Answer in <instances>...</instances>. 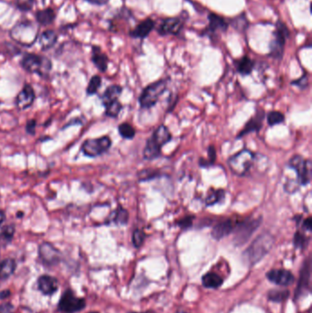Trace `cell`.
<instances>
[{
  "label": "cell",
  "mask_w": 312,
  "mask_h": 313,
  "mask_svg": "<svg viewBox=\"0 0 312 313\" xmlns=\"http://www.w3.org/2000/svg\"><path fill=\"white\" fill-rule=\"evenodd\" d=\"M128 219H129L128 211L121 206H119L117 210L113 212V215L111 216V221L118 226H125L128 222Z\"/></svg>",
  "instance_id": "cell-29"
},
{
  "label": "cell",
  "mask_w": 312,
  "mask_h": 313,
  "mask_svg": "<svg viewBox=\"0 0 312 313\" xmlns=\"http://www.w3.org/2000/svg\"><path fill=\"white\" fill-rule=\"evenodd\" d=\"M266 277L268 280L279 286H289L295 280L293 274L285 269H273L266 274Z\"/></svg>",
  "instance_id": "cell-16"
},
{
  "label": "cell",
  "mask_w": 312,
  "mask_h": 313,
  "mask_svg": "<svg viewBox=\"0 0 312 313\" xmlns=\"http://www.w3.org/2000/svg\"><path fill=\"white\" fill-rule=\"evenodd\" d=\"M58 280L49 275L40 276L38 279V289L44 295H52L58 290Z\"/></svg>",
  "instance_id": "cell-19"
},
{
  "label": "cell",
  "mask_w": 312,
  "mask_h": 313,
  "mask_svg": "<svg viewBox=\"0 0 312 313\" xmlns=\"http://www.w3.org/2000/svg\"><path fill=\"white\" fill-rule=\"evenodd\" d=\"M35 100L34 90L30 85H26L17 94L16 98L17 107L19 110L28 109L31 107Z\"/></svg>",
  "instance_id": "cell-18"
},
{
  "label": "cell",
  "mask_w": 312,
  "mask_h": 313,
  "mask_svg": "<svg viewBox=\"0 0 312 313\" xmlns=\"http://www.w3.org/2000/svg\"><path fill=\"white\" fill-rule=\"evenodd\" d=\"M216 149L213 147V146H210L208 148V158L205 159V158H201L200 159V166L203 167V168H208L210 166H212V165L215 163V160H216Z\"/></svg>",
  "instance_id": "cell-38"
},
{
  "label": "cell",
  "mask_w": 312,
  "mask_h": 313,
  "mask_svg": "<svg viewBox=\"0 0 312 313\" xmlns=\"http://www.w3.org/2000/svg\"><path fill=\"white\" fill-rule=\"evenodd\" d=\"M36 125H37V122L32 119V120H30L28 123H27V125H26V130L27 132L30 134V135H34L35 134V130H36Z\"/></svg>",
  "instance_id": "cell-46"
},
{
  "label": "cell",
  "mask_w": 312,
  "mask_h": 313,
  "mask_svg": "<svg viewBox=\"0 0 312 313\" xmlns=\"http://www.w3.org/2000/svg\"><path fill=\"white\" fill-rule=\"evenodd\" d=\"M96 313V312H91V313Z\"/></svg>",
  "instance_id": "cell-54"
},
{
  "label": "cell",
  "mask_w": 312,
  "mask_h": 313,
  "mask_svg": "<svg viewBox=\"0 0 312 313\" xmlns=\"http://www.w3.org/2000/svg\"><path fill=\"white\" fill-rule=\"evenodd\" d=\"M256 155L247 149H243L228 159V167L237 176H244L253 167Z\"/></svg>",
  "instance_id": "cell-4"
},
{
  "label": "cell",
  "mask_w": 312,
  "mask_h": 313,
  "mask_svg": "<svg viewBox=\"0 0 312 313\" xmlns=\"http://www.w3.org/2000/svg\"><path fill=\"white\" fill-rule=\"evenodd\" d=\"M118 132L125 139H133L136 136V130L132 125L128 123H123L118 126Z\"/></svg>",
  "instance_id": "cell-35"
},
{
  "label": "cell",
  "mask_w": 312,
  "mask_h": 313,
  "mask_svg": "<svg viewBox=\"0 0 312 313\" xmlns=\"http://www.w3.org/2000/svg\"><path fill=\"white\" fill-rule=\"evenodd\" d=\"M208 20L209 23L203 31V35L209 36L211 39L213 37H217L221 33H224L228 30L229 23L224 17L219 16L214 13H210L208 15Z\"/></svg>",
  "instance_id": "cell-11"
},
{
  "label": "cell",
  "mask_w": 312,
  "mask_h": 313,
  "mask_svg": "<svg viewBox=\"0 0 312 313\" xmlns=\"http://www.w3.org/2000/svg\"><path fill=\"white\" fill-rule=\"evenodd\" d=\"M21 66L24 70L32 73H38L43 77L47 76L52 70V63L50 60L36 54L26 55L21 61Z\"/></svg>",
  "instance_id": "cell-6"
},
{
  "label": "cell",
  "mask_w": 312,
  "mask_h": 313,
  "mask_svg": "<svg viewBox=\"0 0 312 313\" xmlns=\"http://www.w3.org/2000/svg\"><path fill=\"white\" fill-rule=\"evenodd\" d=\"M202 280L203 286L208 289H217L224 282V279L218 274L213 272H209L204 275Z\"/></svg>",
  "instance_id": "cell-28"
},
{
  "label": "cell",
  "mask_w": 312,
  "mask_h": 313,
  "mask_svg": "<svg viewBox=\"0 0 312 313\" xmlns=\"http://www.w3.org/2000/svg\"><path fill=\"white\" fill-rule=\"evenodd\" d=\"M156 26L155 21L148 17L144 20H142L140 23L138 24L133 30L129 32V36L134 39H146L150 32L154 30Z\"/></svg>",
  "instance_id": "cell-17"
},
{
  "label": "cell",
  "mask_w": 312,
  "mask_h": 313,
  "mask_svg": "<svg viewBox=\"0 0 312 313\" xmlns=\"http://www.w3.org/2000/svg\"><path fill=\"white\" fill-rule=\"evenodd\" d=\"M167 86L168 81L166 79H161L145 87L139 99L141 107L145 109L153 107L158 102L160 96L164 94Z\"/></svg>",
  "instance_id": "cell-3"
},
{
  "label": "cell",
  "mask_w": 312,
  "mask_h": 313,
  "mask_svg": "<svg viewBox=\"0 0 312 313\" xmlns=\"http://www.w3.org/2000/svg\"><path fill=\"white\" fill-rule=\"evenodd\" d=\"M194 219H195V217L193 215H186L185 217L177 221L176 225L180 227L181 229H183V230H187L189 228L192 226L193 220Z\"/></svg>",
  "instance_id": "cell-42"
},
{
  "label": "cell",
  "mask_w": 312,
  "mask_h": 313,
  "mask_svg": "<svg viewBox=\"0 0 312 313\" xmlns=\"http://www.w3.org/2000/svg\"><path fill=\"white\" fill-rule=\"evenodd\" d=\"M303 228H304L306 231H309L311 232L312 229V217H308L307 219H305L304 222H303Z\"/></svg>",
  "instance_id": "cell-48"
},
{
  "label": "cell",
  "mask_w": 312,
  "mask_h": 313,
  "mask_svg": "<svg viewBox=\"0 0 312 313\" xmlns=\"http://www.w3.org/2000/svg\"><path fill=\"white\" fill-rule=\"evenodd\" d=\"M290 36L287 25L278 20L276 24V30L273 32V38L269 44V56L276 60H282L285 52L287 39Z\"/></svg>",
  "instance_id": "cell-2"
},
{
  "label": "cell",
  "mask_w": 312,
  "mask_h": 313,
  "mask_svg": "<svg viewBox=\"0 0 312 313\" xmlns=\"http://www.w3.org/2000/svg\"><path fill=\"white\" fill-rule=\"evenodd\" d=\"M36 18H37L38 22L42 24V25L52 24L55 18L54 11L51 8L40 10L39 12H37Z\"/></svg>",
  "instance_id": "cell-31"
},
{
  "label": "cell",
  "mask_w": 312,
  "mask_h": 313,
  "mask_svg": "<svg viewBox=\"0 0 312 313\" xmlns=\"http://www.w3.org/2000/svg\"><path fill=\"white\" fill-rule=\"evenodd\" d=\"M291 85L296 86V87H299L300 89L307 88L308 86H309V78H308V75L305 73L300 78L297 79L296 81H293L291 83Z\"/></svg>",
  "instance_id": "cell-44"
},
{
  "label": "cell",
  "mask_w": 312,
  "mask_h": 313,
  "mask_svg": "<svg viewBox=\"0 0 312 313\" xmlns=\"http://www.w3.org/2000/svg\"></svg>",
  "instance_id": "cell-55"
},
{
  "label": "cell",
  "mask_w": 312,
  "mask_h": 313,
  "mask_svg": "<svg viewBox=\"0 0 312 313\" xmlns=\"http://www.w3.org/2000/svg\"><path fill=\"white\" fill-rule=\"evenodd\" d=\"M289 167L296 173V180L300 185H308L312 179V161L305 159L300 155L292 156L289 161Z\"/></svg>",
  "instance_id": "cell-7"
},
{
  "label": "cell",
  "mask_w": 312,
  "mask_h": 313,
  "mask_svg": "<svg viewBox=\"0 0 312 313\" xmlns=\"http://www.w3.org/2000/svg\"><path fill=\"white\" fill-rule=\"evenodd\" d=\"M102 84V79L100 76L98 75H94L93 76L90 82H89V85L87 87V89H86V92L87 94L89 95H93V94H96L98 89L101 87Z\"/></svg>",
  "instance_id": "cell-40"
},
{
  "label": "cell",
  "mask_w": 312,
  "mask_h": 313,
  "mask_svg": "<svg viewBox=\"0 0 312 313\" xmlns=\"http://www.w3.org/2000/svg\"><path fill=\"white\" fill-rule=\"evenodd\" d=\"M155 313L154 312H152V311H148V312H146V313Z\"/></svg>",
  "instance_id": "cell-53"
},
{
  "label": "cell",
  "mask_w": 312,
  "mask_h": 313,
  "mask_svg": "<svg viewBox=\"0 0 312 313\" xmlns=\"http://www.w3.org/2000/svg\"><path fill=\"white\" fill-rule=\"evenodd\" d=\"M16 262L12 259H7L0 262V279H6L14 273Z\"/></svg>",
  "instance_id": "cell-27"
},
{
  "label": "cell",
  "mask_w": 312,
  "mask_h": 313,
  "mask_svg": "<svg viewBox=\"0 0 312 313\" xmlns=\"http://www.w3.org/2000/svg\"><path fill=\"white\" fill-rule=\"evenodd\" d=\"M275 243V237L270 233L265 232L258 236L249 247L243 252V259L250 265H255L271 250Z\"/></svg>",
  "instance_id": "cell-1"
},
{
  "label": "cell",
  "mask_w": 312,
  "mask_h": 313,
  "mask_svg": "<svg viewBox=\"0 0 312 313\" xmlns=\"http://www.w3.org/2000/svg\"><path fill=\"white\" fill-rule=\"evenodd\" d=\"M17 214H18V215H17V216H18V217H22V216H23V215H24L23 212H21V211H19V212H18V213H17Z\"/></svg>",
  "instance_id": "cell-52"
},
{
  "label": "cell",
  "mask_w": 312,
  "mask_h": 313,
  "mask_svg": "<svg viewBox=\"0 0 312 313\" xmlns=\"http://www.w3.org/2000/svg\"><path fill=\"white\" fill-rule=\"evenodd\" d=\"M266 121H267V124L270 126L279 125L284 123L285 116L279 111H271L266 116Z\"/></svg>",
  "instance_id": "cell-34"
},
{
  "label": "cell",
  "mask_w": 312,
  "mask_h": 313,
  "mask_svg": "<svg viewBox=\"0 0 312 313\" xmlns=\"http://www.w3.org/2000/svg\"><path fill=\"white\" fill-rule=\"evenodd\" d=\"M10 295V291L9 290H4L0 292V298H5V297H8Z\"/></svg>",
  "instance_id": "cell-50"
},
{
  "label": "cell",
  "mask_w": 312,
  "mask_h": 313,
  "mask_svg": "<svg viewBox=\"0 0 312 313\" xmlns=\"http://www.w3.org/2000/svg\"><path fill=\"white\" fill-rule=\"evenodd\" d=\"M262 224V217L255 219H247L243 222H237L236 226L234 228L235 233L234 241L237 245H242L245 243L251 235H253L260 225Z\"/></svg>",
  "instance_id": "cell-8"
},
{
  "label": "cell",
  "mask_w": 312,
  "mask_h": 313,
  "mask_svg": "<svg viewBox=\"0 0 312 313\" xmlns=\"http://www.w3.org/2000/svg\"><path fill=\"white\" fill-rule=\"evenodd\" d=\"M122 108H123L122 104L118 100H116L105 105V115L110 118H117Z\"/></svg>",
  "instance_id": "cell-36"
},
{
  "label": "cell",
  "mask_w": 312,
  "mask_h": 313,
  "mask_svg": "<svg viewBox=\"0 0 312 313\" xmlns=\"http://www.w3.org/2000/svg\"><path fill=\"white\" fill-rule=\"evenodd\" d=\"M289 293L288 290H270L268 292V299L274 302H282L289 297Z\"/></svg>",
  "instance_id": "cell-37"
},
{
  "label": "cell",
  "mask_w": 312,
  "mask_h": 313,
  "mask_svg": "<svg viewBox=\"0 0 312 313\" xmlns=\"http://www.w3.org/2000/svg\"><path fill=\"white\" fill-rule=\"evenodd\" d=\"M5 219H6V215H5V212L2 211V210H0V226H1L2 223H3L4 221H5Z\"/></svg>",
  "instance_id": "cell-51"
},
{
  "label": "cell",
  "mask_w": 312,
  "mask_h": 313,
  "mask_svg": "<svg viewBox=\"0 0 312 313\" xmlns=\"http://www.w3.org/2000/svg\"><path fill=\"white\" fill-rule=\"evenodd\" d=\"M56 39H57L56 33L52 31H47L41 34L39 38V44L43 50H47L52 47V45L56 42Z\"/></svg>",
  "instance_id": "cell-30"
},
{
  "label": "cell",
  "mask_w": 312,
  "mask_h": 313,
  "mask_svg": "<svg viewBox=\"0 0 312 313\" xmlns=\"http://www.w3.org/2000/svg\"><path fill=\"white\" fill-rule=\"evenodd\" d=\"M93 63L97 67V69L104 72L107 70L108 66V57L102 52L101 49L99 47L93 48Z\"/></svg>",
  "instance_id": "cell-23"
},
{
  "label": "cell",
  "mask_w": 312,
  "mask_h": 313,
  "mask_svg": "<svg viewBox=\"0 0 312 313\" xmlns=\"http://www.w3.org/2000/svg\"><path fill=\"white\" fill-rule=\"evenodd\" d=\"M87 1L90 2V3H92V4H94V5L101 6V5H104V4L108 3L109 0H87Z\"/></svg>",
  "instance_id": "cell-49"
},
{
  "label": "cell",
  "mask_w": 312,
  "mask_h": 313,
  "mask_svg": "<svg viewBox=\"0 0 312 313\" xmlns=\"http://www.w3.org/2000/svg\"><path fill=\"white\" fill-rule=\"evenodd\" d=\"M299 182L297 180H289L284 184V190L289 193H294L299 188Z\"/></svg>",
  "instance_id": "cell-43"
},
{
  "label": "cell",
  "mask_w": 312,
  "mask_h": 313,
  "mask_svg": "<svg viewBox=\"0 0 312 313\" xmlns=\"http://www.w3.org/2000/svg\"><path fill=\"white\" fill-rule=\"evenodd\" d=\"M184 27V19L182 17H167L163 19L157 29V32L161 36L179 35Z\"/></svg>",
  "instance_id": "cell-12"
},
{
  "label": "cell",
  "mask_w": 312,
  "mask_h": 313,
  "mask_svg": "<svg viewBox=\"0 0 312 313\" xmlns=\"http://www.w3.org/2000/svg\"><path fill=\"white\" fill-rule=\"evenodd\" d=\"M86 305L85 298L77 297L72 290H67L63 292L58 308L62 313H76L84 310Z\"/></svg>",
  "instance_id": "cell-10"
},
{
  "label": "cell",
  "mask_w": 312,
  "mask_h": 313,
  "mask_svg": "<svg viewBox=\"0 0 312 313\" xmlns=\"http://www.w3.org/2000/svg\"><path fill=\"white\" fill-rule=\"evenodd\" d=\"M237 222H234L232 218H227L218 224H216L211 230V236L215 240H221L224 237L234 232Z\"/></svg>",
  "instance_id": "cell-15"
},
{
  "label": "cell",
  "mask_w": 312,
  "mask_h": 313,
  "mask_svg": "<svg viewBox=\"0 0 312 313\" xmlns=\"http://www.w3.org/2000/svg\"><path fill=\"white\" fill-rule=\"evenodd\" d=\"M112 146L109 137L104 136L98 139H92L85 141L82 145V151L87 156L95 157L107 152Z\"/></svg>",
  "instance_id": "cell-9"
},
{
  "label": "cell",
  "mask_w": 312,
  "mask_h": 313,
  "mask_svg": "<svg viewBox=\"0 0 312 313\" xmlns=\"http://www.w3.org/2000/svg\"><path fill=\"white\" fill-rule=\"evenodd\" d=\"M309 282H310V261H306L303 265V268L301 270V276L299 279V285L296 289V295L303 293L307 289H309Z\"/></svg>",
  "instance_id": "cell-26"
},
{
  "label": "cell",
  "mask_w": 312,
  "mask_h": 313,
  "mask_svg": "<svg viewBox=\"0 0 312 313\" xmlns=\"http://www.w3.org/2000/svg\"><path fill=\"white\" fill-rule=\"evenodd\" d=\"M34 0H17V7L22 10H30L33 6Z\"/></svg>",
  "instance_id": "cell-45"
},
{
  "label": "cell",
  "mask_w": 312,
  "mask_h": 313,
  "mask_svg": "<svg viewBox=\"0 0 312 313\" xmlns=\"http://www.w3.org/2000/svg\"><path fill=\"white\" fill-rule=\"evenodd\" d=\"M38 28L31 21H21L11 31V37L16 42L25 46H31L38 38Z\"/></svg>",
  "instance_id": "cell-5"
},
{
  "label": "cell",
  "mask_w": 312,
  "mask_h": 313,
  "mask_svg": "<svg viewBox=\"0 0 312 313\" xmlns=\"http://www.w3.org/2000/svg\"><path fill=\"white\" fill-rule=\"evenodd\" d=\"M151 139L156 143L157 146L162 148L166 144H168L172 139V135L169 128L164 125H159L156 127V130L150 137Z\"/></svg>",
  "instance_id": "cell-20"
},
{
  "label": "cell",
  "mask_w": 312,
  "mask_h": 313,
  "mask_svg": "<svg viewBox=\"0 0 312 313\" xmlns=\"http://www.w3.org/2000/svg\"><path fill=\"white\" fill-rule=\"evenodd\" d=\"M160 176H161L160 173L156 170H153V169H145L138 173V179L139 181H148V180H154Z\"/></svg>",
  "instance_id": "cell-33"
},
{
  "label": "cell",
  "mask_w": 312,
  "mask_h": 313,
  "mask_svg": "<svg viewBox=\"0 0 312 313\" xmlns=\"http://www.w3.org/2000/svg\"><path fill=\"white\" fill-rule=\"evenodd\" d=\"M265 113L263 109L257 111L255 116L250 118L248 122L243 127L242 130L237 135V139H241L244 136H247L252 132H258L262 129L264 119H265Z\"/></svg>",
  "instance_id": "cell-14"
},
{
  "label": "cell",
  "mask_w": 312,
  "mask_h": 313,
  "mask_svg": "<svg viewBox=\"0 0 312 313\" xmlns=\"http://www.w3.org/2000/svg\"><path fill=\"white\" fill-rule=\"evenodd\" d=\"M122 91H123V88L120 86L114 85V86L108 87L102 96L103 104L105 106L110 103L118 100V97L120 96V94H122Z\"/></svg>",
  "instance_id": "cell-24"
},
{
  "label": "cell",
  "mask_w": 312,
  "mask_h": 313,
  "mask_svg": "<svg viewBox=\"0 0 312 313\" xmlns=\"http://www.w3.org/2000/svg\"><path fill=\"white\" fill-rule=\"evenodd\" d=\"M309 241H310V238L308 236H306L300 231H296V234L294 235V245L296 248L304 249L307 247Z\"/></svg>",
  "instance_id": "cell-39"
},
{
  "label": "cell",
  "mask_w": 312,
  "mask_h": 313,
  "mask_svg": "<svg viewBox=\"0 0 312 313\" xmlns=\"http://www.w3.org/2000/svg\"><path fill=\"white\" fill-rule=\"evenodd\" d=\"M39 259L46 266H55L60 263L61 253L53 244L42 243L39 247Z\"/></svg>",
  "instance_id": "cell-13"
},
{
  "label": "cell",
  "mask_w": 312,
  "mask_h": 313,
  "mask_svg": "<svg viewBox=\"0 0 312 313\" xmlns=\"http://www.w3.org/2000/svg\"><path fill=\"white\" fill-rule=\"evenodd\" d=\"M161 149L162 148L157 146L151 138H149L143 150V157L147 160L156 159L161 155Z\"/></svg>",
  "instance_id": "cell-21"
},
{
  "label": "cell",
  "mask_w": 312,
  "mask_h": 313,
  "mask_svg": "<svg viewBox=\"0 0 312 313\" xmlns=\"http://www.w3.org/2000/svg\"><path fill=\"white\" fill-rule=\"evenodd\" d=\"M13 312V306L10 303H5L0 306V313H11Z\"/></svg>",
  "instance_id": "cell-47"
},
{
  "label": "cell",
  "mask_w": 312,
  "mask_h": 313,
  "mask_svg": "<svg viewBox=\"0 0 312 313\" xmlns=\"http://www.w3.org/2000/svg\"><path fill=\"white\" fill-rule=\"evenodd\" d=\"M235 67H236V70L241 75L246 76L252 73L255 67V63L247 55H245L235 62Z\"/></svg>",
  "instance_id": "cell-22"
},
{
  "label": "cell",
  "mask_w": 312,
  "mask_h": 313,
  "mask_svg": "<svg viewBox=\"0 0 312 313\" xmlns=\"http://www.w3.org/2000/svg\"><path fill=\"white\" fill-rule=\"evenodd\" d=\"M145 239H146V234L144 233V231H142L140 229H136L134 231L132 235V242L135 247H137V248L140 247L144 243Z\"/></svg>",
  "instance_id": "cell-41"
},
{
  "label": "cell",
  "mask_w": 312,
  "mask_h": 313,
  "mask_svg": "<svg viewBox=\"0 0 312 313\" xmlns=\"http://www.w3.org/2000/svg\"><path fill=\"white\" fill-rule=\"evenodd\" d=\"M225 191L222 189H219L207 196L205 200V204L207 206H212L214 204H220L222 201L225 200Z\"/></svg>",
  "instance_id": "cell-32"
},
{
  "label": "cell",
  "mask_w": 312,
  "mask_h": 313,
  "mask_svg": "<svg viewBox=\"0 0 312 313\" xmlns=\"http://www.w3.org/2000/svg\"><path fill=\"white\" fill-rule=\"evenodd\" d=\"M15 227L13 225L0 226V248L7 246L14 237Z\"/></svg>",
  "instance_id": "cell-25"
}]
</instances>
